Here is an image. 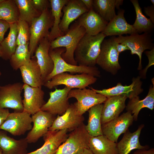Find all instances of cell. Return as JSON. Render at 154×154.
Listing matches in <instances>:
<instances>
[{"mask_svg": "<svg viewBox=\"0 0 154 154\" xmlns=\"http://www.w3.org/2000/svg\"><path fill=\"white\" fill-rule=\"evenodd\" d=\"M97 79L96 77L87 74L72 75L65 72L54 76L43 86L49 89L60 85H64L71 89H82L94 83Z\"/></svg>", "mask_w": 154, "mask_h": 154, "instance_id": "cell-7", "label": "cell"}, {"mask_svg": "<svg viewBox=\"0 0 154 154\" xmlns=\"http://www.w3.org/2000/svg\"><path fill=\"white\" fill-rule=\"evenodd\" d=\"M81 0L88 11L93 9V0Z\"/></svg>", "mask_w": 154, "mask_h": 154, "instance_id": "cell-45", "label": "cell"}, {"mask_svg": "<svg viewBox=\"0 0 154 154\" xmlns=\"http://www.w3.org/2000/svg\"><path fill=\"white\" fill-rule=\"evenodd\" d=\"M0 19L9 24L19 20L18 9L14 0H4L0 3Z\"/></svg>", "mask_w": 154, "mask_h": 154, "instance_id": "cell-36", "label": "cell"}, {"mask_svg": "<svg viewBox=\"0 0 154 154\" xmlns=\"http://www.w3.org/2000/svg\"><path fill=\"white\" fill-rule=\"evenodd\" d=\"M3 56V52L2 47L0 45V57L2 58Z\"/></svg>", "mask_w": 154, "mask_h": 154, "instance_id": "cell-47", "label": "cell"}, {"mask_svg": "<svg viewBox=\"0 0 154 154\" xmlns=\"http://www.w3.org/2000/svg\"><path fill=\"white\" fill-rule=\"evenodd\" d=\"M28 144L25 138L16 140L8 136L6 132L0 131V148L3 154H25L28 153Z\"/></svg>", "mask_w": 154, "mask_h": 154, "instance_id": "cell-26", "label": "cell"}, {"mask_svg": "<svg viewBox=\"0 0 154 154\" xmlns=\"http://www.w3.org/2000/svg\"><path fill=\"white\" fill-rule=\"evenodd\" d=\"M4 0H0V3L3 1Z\"/></svg>", "mask_w": 154, "mask_h": 154, "instance_id": "cell-51", "label": "cell"}, {"mask_svg": "<svg viewBox=\"0 0 154 154\" xmlns=\"http://www.w3.org/2000/svg\"><path fill=\"white\" fill-rule=\"evenodd\" d=\"M144 11L146 15L150 17V19L154 24V6L151 5L144 7Z\"/></svg>", "mask_w": 154, "mask_h": 154, "instance_id": "cell-41", "label": "cell"}, {"mask_svg": "<svg viewBox=\"0 0 154 154\" xmlns=\"http://www.w3.org/2000/svg\"><path fill=\"white\" fill-rule=\"evenodd\" d=\"M134 7L136 14L135 20L132 25L137 33H150L154 29V25L149 18H147L143 13L138 1L131 0Z\"/></svg>", "mask_w": 154, "mask_h": 154, "instance_id": "cell-33", "label": "cell"}, {"mask_svg": "<svg viewBox=\"0 0 154 154\" xmlns=\"http://www.w3.org/2000/svg\"><path fill=\"white\" fill-rule=\"evenodd\" d=\"M63 15L59 25V28L64 35L69 30L70 24L89 11L81 0H68L63 7Z\"/></svg>", "mask_w": 154, "mask_h": 154, "instance_id": "cell-18", "label": "cell"}, {"mask_svg": "<svg viewBox=\"0 0 154 154\" xmlns=\"http://www.w3.org/2000/svg\"><path fill=\"white\" fill-rule=\"evenodd\" d=\"M35 8L39 12L42 13L45 9L49 8L50 5L49 0H31Z\"/></svg>", "mask_w": 154, "mask_h": 154, "instance_id": "cell-39", "label": "cell"}, {"mask_svg": "<svg viewBox=\"0 0 154 154\" xmlns=\"http://www.w3.org/2000/svg\"><path fill=\"white\" fill-rule=\"evenodd\" d=\"M30 62L19 69L24 84L34 87L42 88L44 85L40 70L37 59L33 57Z\"/></svg>", "mask_w": 154, "mask_h": 154, "instance_id": "cell-25", "label": "cell"}, {"mask_svg": "<svg viewBox=\"0 0 154 154\" xmlns=\"http://www.w3.org/2000/svg\"><path fill=\"white\" fill-rule=\"evenodd\" d=\"M16 23L18 29L17 45L25 44L29 42L30 39V26L25 21L20 20Z\"/></svg>", "mask_w": 154, "mask_h": 154, "instance_id": "cell-37", "label": "cell"}, {"mask_svg": "<svg viewBox=\"0 0 154 154\" xmlns=\"http://www.w3.org/2000/svg\"><path fill=\"white\" fill-rule=\"evenodd\" d=\"M55 116L41 110L32 115L33 125L25 137L28 143H35L43 137L51 126Z\"/></svg>", "mask_w": 154, "mask_h": 154, "instance_id": "cell-12", "label": "cell"}, {"mask_svg": "<svg viewBox=\"0 0 154 154\" xmlns=\"http://www.w3.org/2000/svg\"><path fill=\"white\" fill-rule=\"evenodd\" d=\"M93 9L104 20L109 22L116 15L115 8L119 9L123 0H94Z\"/></svg>", "mask_w": 154, "mask_h": 154, "instance_id": "cell-29", "label": "cell"}, {"mask_svg": "<svg viewBox=\"0 0 154 154\" xmlns=\"http://www.w3.org/2000/svg\"><path fill=\"white\" fill-rule=\"evenodd\" d=\"M84 117L78 115L75 103L70 104L65 112L61 115H58L49 129V130L55 131L67 129L72 131L83 123Z\"/></svg>", "mask_w": 154, "mask_h": 154, "instance_id": "cell-15", "label": "cell"}, {"mask_svg": "<svg viewBox=\"0 0 154 154\" xmlns=\"http://www.w3.org/2000/svg\"><path fill=\"white\" fill-rule=\"evenodd\" d=\"M116 41L119 43L127 46L131 51V54H136L139 58L138 70L142 68V55L146 50H151L154 48L153 40L150 33H144L139 34L137 33L125 36L122 35L116 37Z\"/></svg>", "mask_w": 154, "mask_h": 154, "instance_id": "cell-8", "label": "cell"}, {"mask_svg": "<svg viewBox=\"0 0 154 154\" xmlns=\"http://www.w3.org/2000/svg\"><path fill=\"white\" fill-rule=\"evenodd\" d=\"M42 88L34 87L23 84L24 98L22 100L23 112L33 115L40 110L46 103L44 92Z\"/></svg>", "mask_w": 154, "mask_h": 154, "instance_id": "cell-17", "label": "cell"}, {"mask_svg": "<svg viewBox=\"0 0 154 154\" xmlns=\"http://www.w3.org/2000/svg\"><path fill=\"white\" fill-rule=\"evenodd\" d=\"M117 51L119 54L127 50H129V48L123 44L117 43L116 45Z\"/></svg>", "mask_w": 154, "mask_h": 154, "instance_id": "cell-44", "label": "cell"}, {"mask_svg": "<svg viewBox=\"0 0 154 154\" xmlns=\"http://www.w3.org/2000/svg\"><path fill=\"white\" fill-rule=\"evenodd\" d=\"M65 50V48L63 47L53 49L50 48L49 54L53 61L54 67L52 72L45 80L44 84L50 80L54 76L67 72L72 73H86L96 77L100 76V72L95 66L75 65L66 62L61 57L62 54L64 52Z\"/></svg>", "mask_w": 154, "mask_h": 154, "instance_id": "cell-3", "label": "cell"}, {"mask_svg": "<svg viewBox=\"0 0 154 154\" xmlns=\"http://www.w3.org/2000/svg\"><path fill=\"white\" fill-rule=\"evenodd\" d=\"M53 21L51 11L48 8L32 22L30 26V37L29 45L31 58L39 42L44 38L48 37L49 30L52 27Z\"/></svg>", "mask_w": 154, "mask_h": 154, "instance_id": "cell-4", "label": "cell"}, {"mask_svg": "<svg viewBox=\"0 0 154 154\" xmlns=\"http://www.w3.org/2000/svg\"><path fill=\"white\" fill-rule=\"evenodd\" d=\"M0 154H3L2 149L0 148Z\"/></svg>", "mask_w": 154, "mask_h": 154, "instance_id": "cell-49", "label": "cell"}, {"mask_svg": "<svg viewBox=\"0 0 154 154\" xmlns=\"http://www.w3.org/2000/svg\"><path fill=\"white\" fill-rule=\"evenodd\" d=\"M9 28V23L0 19V43L4 39L5 34Z\"/></svg>", "mask_w": 154, "mask_h": 154, "instance_id": "cell-40", "label": "cell"}, {"mask_svg": "<svg viewBox=\"0 0 154 154\" xmlns=\"http://www.w3.org/2000/svg\"><path fill=\"white\" fill-rule=\"evenodd\" d=\"M68 0H50L51 12L53 17V25L48 36V38L50 41L54 40L58 37L64 34L60 30L59 25L61 21L62 12L64 6L67 3Z\"/></svg>", "mask_w": 154, "mask_h": 154, "instance_id": "cell-30", "label": "cell"}, {"mask_svg": "<svg viewBox=\"0 0 154 154\" xmlns=\"http://www.w3.org/2000/svg\"><path fill=\"white\" fill-rule=\"evenodd\" d=\"M103 106L102 104L95 105L88 110L89 117L88 124L85 129L91 137H96L103 134L101 122L102 112Z\"/></svg>", "mask_w": 154, "mask_h": 154, "instance_id": "cell-31", "label": "cell"}, {"mask_svg": "<svg viewBox=\"0 0 154 154\" xmlns=\"http://www.w3.org/2000/svg\"><path fill=\"white\" fill-rule=\"evenodd\" d=\"M127 97L121 95L107 98L104 103L102 113V125L118 117L125 108Z\"/></svg>", "mask_w": 154, "mask_h": 154, "instance_id": "cell-23", "label": "cell"}, {"mask_svg": "<svg viewBox=\"0 0 154 154\" xmlns=\"http://www.w3.org/2000/svg\"><path fill=\"white\" fill-rule=\"evenodd\" d=\"M29 42L17 46L9 59L11 66L14 70H17L31 61V57L29 49Z\"/></svg>", "mask_w": 154, "mask_h": 154, "instance_id": "cell-35", "label": "cell"}, {"mask_svg": "<svg viewBox=\"0 0 154 154\" xmlns=\"http://www.w3.org/2000/svg\"><path fill=\"white\" fill-rule=\"evenodd\" d=\"M50 42L48 37L44 38L39 42L35 52V56L40 70L44 85L45 80L54 67L53 61L49 54Z\"/></svg>", "mask_w": 154, "mask_h": 154, "instance_id": "cell-19", "label": "cell"}, {"mask_svg": "<svg viewBox=\"0 0 154 154\" xmlns=\"http://www.w3.org/2000/svg\"><path fill=\"white\" fill-rule=\"evenodd\" d=\"M150 1L151 2L152 4V5L154 6V0H150Z\"/></svg>", "mask_w": 154, "mask_h": 154, "instance_id": "cell-48", "label": "cell"}, {"mask_svg": "<svg viewBox=\"0 0 154 154\" xmlns=\"http://www.w3.org/2000/svg\"><path fill=\"white\" fill-rule=\"evenodd\" d=\"M71 90L70 88L66 86L62 89L55 88L54 91L49 92L50 98L40 110L54 116L62 115L70 105L68 97Z\"/></svg>", "mask_w": 154, "mask_h": 154, "instance_id": "cell-14", "label": "cell"}, {"mask_svg": "<svg viewBox=\"0 0 154 154\" xmlns=\"http://www.w3.org/2000/svg\"><path fill=\"white\" fill-rule=\"evenodd\" d=\"M23 84L20 82L9 84L1 86L0 89V107L10 108L14 112L23 111L21 94Z\"/></svg>", "mask_w": 154, "mask_h": 154, "instance_id": "cell-10", "label": "cell"}, {"mask_svg": "<svg viewBox=\"0 0 154 154\" xmlns=\"http://www.w3.org/2000/svg\"><path fill=\"white\" fill-rule=\"evenodd\" d=\"M18 9L19 19L25 21L30 26L33 21L41 14L34 7L31 0H14Z\"/></svg>", "mask_w": 154, "mask_h": 154, "instance_id": "cell-34", "label": "cell"}, {"mask_svg": "<svg viewBox=\"0 0 154 154\" xmlns=\"http://www.w3.org/2000/svg\"><path fill=\"white\" fill-rule=\"evenodd\" d=\"M86 34L85 29L77 23L65 35L51 41L50 49L64 48L66 50L61 55L62 58L68 63L78 65L74 58V52L79 42Z\"/></svg>", "mask_w": 154, "mask_h": 154, "instance_id": "cell-2", "label": "cell"}, {"mask_svg": "<svg viewBox=\"0 0 154 154\" xmlns=\"http://www.w3.org/2000/svg\"><path fill=\"white\" fill-rule=\"evenodd\" d=\"M83 123L72 131L66 141L58 147L55 154H80L89 148L90 136Z\"/></svg>", "mask_w": 154, "mask_h": 154, "instance_id": "cell-5", "label": "cell"}, {"mask_svg": "<svg viewBox=\"0 0 154 154\" xmlns=\"http://www.w3.org/2000/svg\"><path fill=\"white\" fill-rule=\"evenodd\" d=\"M9 113L8 109L0 107V128Z\"/></svg>", "mask_w": 154, "mask_h": 154, "instance_id": "cell-42", "label": "cell"}, {"mask_svg": "<svg viewBox=\"0 0 154 154\" xmlns=\"http://www.w3.org/2000/svg\"><path fill=\"white\" fill-rule=\"evenodd\" d=\"M154 107V85H151L146 96L141 100L139 96L129 100L125 108L127 111L132 115L134 120H137L138 115L141 109L145 108L153 110Z\"/></svg>", "mask_w": 154, "mask_h": 154, "instance_id": "cell-28", "label": "cell"}, {"mask_svg": "<svg viewBox=\"0 0 154 154\" xmlns=\"http://www.w3.org/2000/svg\"><path fill=\"white\" fill-rule=\"evenodd\" d=\"M68 131L66 129L48 131L43 136L44 143L39 148L25 154H55L61 143L67 138Z\"/></svg>", "mask_w": 154, "mask_h": 154, "instance_id": "cell-20", "label": "cell"}, {"mask_svg": "<svg viewBox=\"0 0 154 154\" xmlns=\"http://www.w3.org/2000/svg\"><path fill=\"white\" fill-rule=\"evenodd\" d=\"M1 75V71H0V76ZM1 86L0 85V88H1Z\"/></svg>", "mask_w": 154, "mask_h": 154, "instance_id": "cell-50", "label": "cell"}, {"mask_svg": "<svg viewBox=\"0 0 154 154\" xmlns=\"http://www.w3.org/2000/svg\"><path fill=\"white\" fill-rule=\"evenodd\" d=\"M133 121L131 113L127 111L115 119L102 124L103 134L110 140L117 143L120 135L128 129Z\"/></svg>", "mask_w": 154, "mask_h": 154, "instance_id": "cell-13", "label": "cell"}, {"mask_svg": "<svg viewBox=\"0 0 154 154\" xmlns=\"http://www.w3.org/2000/svg\"><path fill=\"white\" fill-rule=\"evenodd\" d=\"M124 10L119 9L117 14L109 22L102 32L106 37L120 36L123 34L130 35L137 33L133 25L128 23L124 16Z\"/></svg>", "mask_w": 154, "mask_h": 154, "instance_id": "cell-22", "label": "cell"}, {"mask_svg": "<svg viewBox=\"0 0 154 154\" xmlns=\"http://www.w3.org/2000/svg\"><path fill=\"white\" fill-rule=\"evenodd\" d=\"M108 23L93 9L81 15L77 23L85 29L86 34L91 36H95L102 32Z\"/></svg>", "mask_w": 154, "mask_h": 154, "instance_id": "cell-21", "label": "cell"}, {"mask_svg": "<svg viewBox=\"0 0 154 154\" xmlns=\"http://www.w3.org/2000/svg\"><path fill=\"white\" fill-rule=\"evenodd\" d=\"M68 98H74L78 114L82 116L90 108L96 105L104 103L107 98L96 92L92 89L85 88L82 89L71 90L68 94Z\"/></svg>", "mask_w": 154, "mask_h": 154, "instance_id": "cell-9", "label": "cell"}, {"mask_svg": "<svg viewBox=\"0 0 154 154\" xmlns=\"http://www.w3.org/2000/svg\"><path fill=\"white\" fill-rule=\"evenodd\" d=\"M80 154H94L89 149H86Z\"/></svg>", "mask_w": 154, "mask_h": 154, "instance_id": "cell-46", "label": "cell"}, {"mask_svg": "<svg viewBox=\"0 0 154 154\" xmlns=\"http://www.w3.org/2000/svg\"><path fill=\"white\" fill-rule=\"evenodd\" d=\"M89 148L94 154H119L117 143L104 135L90 136Z\"/></svg>", "mask_w": 154, "mask_h": 154, "instance_id": "cell-27", "label": "cell"}, {"mask_svg": "<svg viewBox=\"0 0 154 154\" xmlns=\"http://www.w3.org/2000/svg\"><path fill=\"white\" fill-rule=\"evenodd\" d=\"M17 33V23L10 24L8 35L0 43L3 52L2 58L5 60H9L16 50L17 46L16 44Z\"/></svg>", "mask_w": 154, "mask_h": 154, "instance_id": "cell-32", "label": "cell"}, {"mask_svg": "<svg viewBox=\"0 0 154 154\" xmlns=\"http://www.w3.org/2000/svg\"><path fill=\"white\" fill-rule=\"evenodd\" d=\"M145 54L148 57L149 63L144 69L140 73V77L145 78L147 70L149 67L154 64V48L149 51H146Z\"/></svg>", "mask_w": 154, "mask_h": 154, "instance_id": "cell-38", "label": "cell"}, {"mask_svg": "<svg viewBox=\"0 0 154 154\" xmlns=\"http://www.w3.org/2000/svg\"><path fill=\"white\" fill-rule=\"evenodd\" d=\"M116 37L112 36L103 40L96 62L102 69L113 75L116 74L121 68L119 62V54L116 49L118 42Z\"/></svg>", "mask_w": 154, "mask_h": 154, "instance_id": "cell-6", "label": "cell"}, {"mask_svg": "<svg viewBox=\"0 0 154 154\" xmlns=\"http://www.w3.org/2000/svg\"><path fill=\"white\" fill-rule=\"evenodd\" d=\"M31 115L27 112H14L10 113L0 128L14 136L24 135L30 131L33 126Z\"/></svg>", "mask_w": 154, "mask_h": 154, "instance_id": "cell-11", "label": "cell"}, {"mask_svg": "<svg viewBox=\"0 0 154 154\" xmlns=\"http://www.w3.org/2000/svg\"><path fill=\"white\" fill-rule=\"evenodd\" d=\"M139 76L133 77L131 84L128 86L122 85L120 83L113 87L102 90H98L92 88V89L97 93L103 95L106 98L117 96L125 95L130 100L139 96L143 91L141 88L142 82Z\"/></svg>", "mask_w": 154, "mask_h": 154, "instance_id": "cell-16", "label": "cell"}, {"mask_svg": "<svg viewBox=\"0 0 154 154\" xmlns=\"http://www.w3.org/2000/svg\"><path fill=\"white\" fill-rule=\"evenodd\" d=\"M144 125H139L137 129L132 133L128 129L124 133L121 139L117 143V147L119 154H129L135 149H148V145H141L140 143L139 137Z\"/></svg>", "mask_w": 154, "mask_h": 154, "instance_id": "cell-24", "label": "cell"}, {"mask_svg": "<svg viewBox=\"0 0 154 154\" xmlns=\"http://www.w3.org/2000/svg\"><path fill=\"white\" fill-rule=\"evenodd\" d=\"M105 37L102 33L95 36L86 34L79 42L74 52V58L78 64L95 66L101 44Z\"/></svg>", "mask_w": 154, "mask_h": 154, "instance_id": "cell-1", "label": "cell"}, {"mask_svg": "<svg viewBox=\"0 0 154 154\" xmlns=\"http://www.w3.org/2000/svg\"><path fill=\"white\" fill-rule=\"evenodd\" d=\"M132 154H154V149H137Z\"/></svg>", "mask_w": 154, "mask_h": 154, "instance_id": "cell-43", "label": "cell"}]
</instances>
